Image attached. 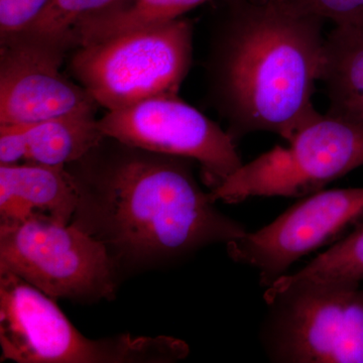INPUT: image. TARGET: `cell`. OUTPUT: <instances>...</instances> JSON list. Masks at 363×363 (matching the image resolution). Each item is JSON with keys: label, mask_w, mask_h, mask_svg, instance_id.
Wrapping results in <instances>:
<instances>
[{"label": "cell", "mask_w": 363, "mask_h": 363, "mask_svg": "<svg viewBox=\"0 0 363 363\" xmlns=\"http://www.w3.org/2000/svg\"><path fill=\"white\" fill-rule=\"evenodd\" d=\"M79 200L77 180L65 166L0 164V221L43 214L70 224Z\"/></svg>", "instance_id": "8fae6325"}, {"label": "cell", "mask_w": 363, "mask_h": 363, "mask_svg": "<svg viewBox=\"0 0 363 363\" xmlns=\"http://www.w3.org/2000/svg\"><path fill=\"white\" fill-rule=\"evenodd\" d=\"M192 52V25L178 18L81 45L74 50L69 69L99 106L116 111L178 94Z\"/></svg>", "instance_id": "277c9868"}, {"label": "cell", "mask_w": 363, "mask_h": 363, "mask_svg": "<svg viewBox=\"0 0 363 363\" xmlns=\"http://www.w3.org/2000/svg\"><path fill=\"white\" fill-rule=\"evenodd\" d=\"M269 305L262 342L281 363H363V284L289 289Z\"/></svg>", "instance_id": "52a82bcc"}, {"label": "cell", "mask_w": 363, "mask_h": 363, "mask_svg": "<svg viewBox=\"0 0 363 363\" xmlns=\"http://www.w3.org/2000/svg\"><path fill=\"white\" fill-rule=\"evenodd\" d=\"M207 1L210 0H123L78 26L74 35L76 49L121 33L178 20Z\"/></svg>", "instance_id": "5bb4252c"}, {"label": "cell", "mask_w": 363, "mask_h": 363, "mask_svg": "<svg viewBox=\"0 0 363 363\" xmlns=\"http://www.w3.org/2000/svg\"><path fill=\"white\" fill-rule=\"evenodd\" d=\"M323 20L288 0H233L210 59L217 106L238 142L267 131L290 142L320 113L313 105Z\"/></svg>", "instance_id": "7a4b0ae2"}, {"label": "cell", "mask_w": 363, "mask_h": 363, "mask_svg": "<svg viewBox=\"0 0 363 363\" xmlns=\"http://www.w3.org/2000/svg\"><path fill=\"white\" fill-rule=\"evenodd\" d=\"M363 167V124L319 114L286 147L277 145L242 164L210 191L215 203L252 197L304 198Z\"/></svg>", "instance_id": "5b68a950"}, {"label": "cell", "mask_w": 363, "mask_h": 363, "mask_svg": "<svg viewBox=\"0 0 363 363\" xmlns=\"http://www.w3.org/2000/svg\"><path fill=\"white\" fill-rule=\"evenodd\" d=\"M0 271L54 300H111L116 294L114 259L104 243L47 215L0 221Z\"/></svg>", "instance_id": "8992f818"}, {"label": "cell", "mask_w": 363, "mask_h": 363, "mask_svg": "<svg viewBox=\"0 0 363 363\" xmlns=\"http://www.w3.org/2000/svg\"><path fill=\"white\" fill-rule=\"evenodd\" d=\"M1 362L18 363H169L187 357L188 344L171 336L92 340L25 279L0 271Z\"/></svg>", "instance_id": "3957f363"}, {"label": "cell", "mask_w": 363, "mask_h": 363, "mask_svg": "<svg viewBox=\"0 0 363 363\" xmlns=\"http://www.w3.org/2000/svg\"><path fill=\"white\" fill-rule=\"evenodd\" d=\"M70 50L25 33L0 37V124L30 125L99 107L82 85L62 73Z\"/></svg>", "instance_id": "30bf717a"}, {"label": "cell", "mask_w": 363, "mask_h": 363, "mask_svg": "<svg viewBox=\"0 0 363 363\" xmlns=\"http://www.w3.org/2000/svg\"><path fill=\"white\" fill-rule=\"evenodd\" d=\"M52 0H0V37L25 33Z\"/></svg>", "instance_id": "ac0fdd59"}, {"label": "cell", "mask_w": 363, "mask_h": 363, "mask_svg": "<svg viewBox=\"0 0 363 363\" xmlns=\"http://www.w3.org/2000/svg\"><path fill=\"white\" fill-rule=\"evenodd\" d=\"M69 164L80 200L71 223L104 243L113 259H173L242 238L200 187L192 160L112 140Z\"/></svg>", "instance_id": "6da1fadb"}, {"label": "cell", "mask_w": 363, "mask_h": 363, "mask_svg": "<svg viewBox=\"0 0 363 363\" xmlns=\"http://www.w3.org/2000/svg\"><path fill=\"white\" fill-rule=\"evenodd\" d=\"M98 123L106 138L123 145L198 162L211 190L242 166L228 131L178 94L159 95L108 111Z\"/></svg>", "instance_id": "ba28073f"}, {"label": "cell", "mask_w": 363, "mask_h": 363, "mask_svg": "<svg viewBox=\"0 0 363 363\" xmlns=\"http://www.w3.org/2000/svg\"><path fill=\"white\" fill-rule=\"evenodd\" d=\"M106 136L94 112H76L26 126L25 162L69 166L99 147Z\"/></svg>", "instance_id": "4fadbf2b"}, {"label": "cell", "mask_w": 363, "mask_h": 363, "mask_svg": "<svg viewBox=\"0 0 363 363\" xmlns=\"http://www.w3.org/2000/svg\"><path fill=\"white\" fill-rule=\"evenodd\" d=\"M303 13L335 26H363V0H288Z\"/></svg>", "instance_id": "e0dca14e"}, {"label": "cell", "mask_w": 363, "mask_h": 363, "mask_svg": "<svg viewBox=\"0 0 363 363\" xmlns=\"http://www.w3.org/2000/svg\"><path fill=\"white\" fill-rule=\"evenodd\" d=\"M319 81L327 114L363 124V26H335L325 37Z\"/></svg>", "instance_id": "7c38bea8"}, {"label": "cell", "mask_w": 363, "mask_h": 363, "mask_svg": "<svg viewBox=\"0 0 363 363\" xmlns=\"http://www.w3.org/2000/svg\"><path fill=\"white\" fill-rule=\"evenodd\" d=\"M363 284V225L334 243L295 274H286L267 286L264 298L298 286Z\"/></svg>", "instance_id": "9a60e30c"}, {"label": "cell", "mask_w": 363, "mask_h": 363, "mask_svg": "<svg viewBox=\"0 0 363 363\" xmlns=\"http://www.w3.org/2000/svg\"><path fill=\"white\" fill-rule=\"evenodd\" d=\"M362 225L363 188L318 191L269 225L227 243V253L233 262L257 269L260 284L269 286L301 257Z\"/></svg>", "instance_id": "9c48e42d"}, {"label": "cell", "mask_w": 363, "mask_h": 363, "mask_svg": "<svg viewBox=\"0 0 363 363\" xmlns=\"http://www.w3.org/2000/svg\"><path fill=\"white\" fill-rule=\"evenodd\" d=\"M26 126L0 124V164H20L25 161L28 150Z\"/></svg>", "instance_id": "d6986e66"}, {"label": "cell", "mask_w": 363, "mask_h": 363, "mask_svg": "<svg viewBox=\"0 0 363 363\" xmlns=\"http://www.w3.org/2000/svg\"><path fill=\"white\" fill-rule=\"evenodd\" d=\"M123 0H52L39 20L25 35L52 40L66 45L70 51L76 48V30L81 23L104 13Z\"/></svg>", "instance_id": "2e32d148"}]
</instances>
